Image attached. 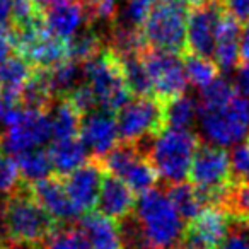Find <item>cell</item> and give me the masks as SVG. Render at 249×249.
I'll return each mask as SVG.
<instances>
[{
	"label": "cell",
	"mask_w": 249,
	"mask_h": 249,
	"mask_svg": "<svg viewBox=\"0 0 249 249\" xmlns=\"http://www.w3.org/2000/svg\"><path fill=\"white\" fill-rule=\"evenodd\" d=\"M133 217L152 249L179 244L186 222L171 201L166 188H150L135 201Z\"/></svg>",
	"instance_id": "obj_1"
},
{
	"label": "cell",
	"mask_w": 249,
	"mask_h": 249,
	"mask_svg": "<svg viewBox=\"0 0 249 249\" xmlns=\"http://www.w3.org/2000/svg\"><path fill=\"white\" fill-rule=\"evenodd\" d=\"M2 224L5 237L21 242H43L58 225L55 218L31 196L26 183L2 198Z\"/></svg>",
	"instance_id": "obj_2"
},
{
	"label": "cell",
	"mask_w": 249,
	"mask_h": 249,
	"mask_svg": "<svg viewBox=\"0 0 249 249\" xmlns=\"http://www.w3.org/2000/svg\"><path fill=\"white\" fill-rule=\"evenodd\" d=\"M149 142L150 147H143L142 143L140 145L147 152L152 166L156 167L157 176L162 178L167 184L186 181L195 150L200 143L196 133L191 130L166 126Z\"/></svg>",
	"instance_id": "obj_3"
},
{
	"label": "cell",
	"mask_w": 249,
	"mask_h": 249,
	"mask_svg": "<svg viewBox=\"0 0 249 249\" xmlns=\"http://www.w3.org/2000/svg\"><path fill=\"white\" fill-rule=\"evenodd\" d=\"M196 123L208 143L232 147L244 142L249 135V97L237 90L231 99L220 104L198 106Z\"/></svg>",
	"instance_id": "obj_4"
},
{
	"label": "cell",
	"mask_w": 249,
	"mask_h": 249,
	"mask_svg": "<svg viewBox=\"0 0 249 249\" xmlns=\"http://www.w3.org/2000/svg\"><path fill=\"white\" fill-rule=\"evenodd\" d=\"M191 184L196 186L207 205L222 207L229 193V188L234 183L231 173V160L225 147L213 143H198L191 160L190 174Z\"/></svg>",
	"instance_id": "obj_5"
},
{
	"label": "cell",
	"mask_w": 249,
	"mask_h": 249,
	"mask_svg": "<svg viewBox=\"0 0 249 249\" xmlns=\"http://www.w3.org/2000/svg\"><path fill=\"white\" fill-rule=\"evenodd\" d=\"M84 82L89 86L97 107L116 113L130 99L128 86L118 55L109 48H103L89 62L82 63Z\"/></svg>",
	"instance_id": "obj_6"
},
{
	"label": "cell",
	"mask_w": 249,
	"mask_h": 249,
	"mask_svg": "<svg viewBox=\"0 0 249 249\" xmlns=\"http://www.w3.org/2000/svg\"><path fill=\"white\" fill-rule=\"evenodd\" d=\"M188 4L184 0H154L152 7L142 24V35L147 46L186 52Z\"/></svg>",
	"instance_id": "obj_7"
},
{
	"label": "cell",
	"mask_w": 249,
	"mask_h": 249,
	"mask_svg": "<svg viewBox=\"0 0 249 249\" xmlns=\"http://www.w3.org/2000/svg\"><path fill=\"white\" fill-rule=\"evenodd\" d=\"M2 126L4 133L0 137V149L14 157L24 150L43 147L52 140L46 111L16 106L7 114Z\"/></svg>",
	"instance_id": "obj_8"
},
{
	"label": "cell",
	"mask_w": 249,
	"mask_h": 249,
	"mask_svg": "<svg viewBox=\"0 0 249 249\" xmlns=\"http://www.w3.org/2000/svg\"><path fill=\"white\" fill-rule=\"evenodd\" d=\"M106 173L116 176L124 184H128L135 193H143L156 186L157 171L152 166L147 152L140 143L121 142L113 150L99 159Z\"/></svg>",
	"instance_id": "obj_9"
},
{
	"label": "cell",
	"mask_w": 249,
	"mask_h": 249,
	"mask_svg": "<svg viewBox=\"0 0 249 249\" xmlns=\"http://www.w3.org/2000/svg\"><path fill=\"white\" fill-rule=\"evenodd\" d=\"M121 142H142L166 128L164 103L154 96L128 99L114 113Z\"/></svg>",
	"instance_id": "obj_10"
},
{
	"label": "cell",
	"mask_w": 249,
	"mask_h": 249,
	"mask_svg": "<svg viewBox=\"0 0 249 249\" xmlns=\"http://www.w3.org/2000/svg\"><path fill=\"white\" fill-rule=\"evenodd\" d=\"M142 60L152 82L154 97L166 103L184 94L188 80L179 53L147 46L142 52Z\"/></svg>",
	"instance_id": "obj_11"
},
{
	"label": "cell",
	"mask_w": 249,
	"mask_h": 249,
	"mask_svg": "<svg viewBox=\"0 0 249 249\" xmlns=\"http://www.w3.org/2000/svg\"><path fill=\"white\" fill-rule=\"evenodd\" d=\"M232 215L218 205H207L184 225L179 246L186 249H217L224 239Z\"/></svg>",
	"instance_id": "obj_12"
},
{
	"label": "cell",
	"mask_w": 249,
	"mask_h": 249,
	"mask_svg": "<svg viewBox=\"0 0 249 249\" xmlns=\"http://www.w3.org/2000/svg\"><path fill=\"white\" fill-rule=\"evenodd\" d=\"M224 14L220 0L203 5H195L188 12L186 22V50L193 55L212 58L217 36L218 22Z\"/></svg>",
	"instance_id": "obj_13"
},
{
	"label": "cell",
	"mask_w": 249,
	"mask_h": 249,
	"mask_svg": "<svg viewBox=\"0 0 249 249\" xmlns=\"http://www.w3.org/2000/svg\"><path fill=\"white\" fill-rule=\"evenodd\" d=\"M79 137L86 145L87 152L92 154V157L96 159L104 157L120 142L114 113L101 107L87 111L80 120Z\"/></svg>",
	"instance_id": "obj_14"
},
{
	"label": "cell",
	"mask_w": 249,
	"mask_h": 249,
	"mask_svg": "<svg viewBox=\"0 0 249 249\" xmlns=\"http://www.w3.org/2000/svg\"><path fill=\"white\" fill-rule=\"evenodd\" d=\"M104 169L99 159H87L82 166L73 169L72 173L60 176L65 184V190L72 200L73 207L79 213L92 210L96 207L97 195H99L101 179H103Z\"/></svg>",
	"instance_id": "obj_15"
},
{
	"label": "cell",
	"mask_w": 249,
	"mask_h": 249,
	"mask_svg": "<svg viewBox=\"0 0 249 249\" xmlns=\"http://www.w3.org/2000/svg\"><path fill=\"white\" fill-rule=\"evenodd\" d=\"M31 196L48 212L52 218H55L58 224H70L79 217V212L73 207L69 193L65 190L62 178L60 176H46L43 179L26 183Z\"/></svg>",
	"instance_id": "obj_16"
},
{
	"label": "cell",
	"mask_w": 249,
	"mask_h": 249,
	"mask_svg": "<svg viewBox=\"0 0 249 249\" xmlns=\"http://www.w3.org/2000/svg\"><path fill=\"white\" fill-rule=\"evenodd\" d=\"M135 191L128 184H124L116 176L104 171L96 201L97 208H99L97 212L120 222L132 213L135 208Z\"/></svg>",
	"instance_id": "obj_17"
},
{
	"label": "cell",
	"mask_w": 249,
	"mask_h": 249,
	"mask_svg": "<svg viewBox=\"0 0 249 249\" xmlns=\"http://www.w3.org/2000/svg\"><path fill=\"white\" fill-rule=\"evenodd\" d=\"M242 24L235 18L224 11L218 22L217 36H215V46L212 53V60L218 70L229 73L237 67L239 63V43H241Z\"/></svg>",
	"instance_id": "obj_18"
},
{
	"label": "cell",
	"mask_w": 249,
	"mask_h": 249,
	"mask_svg": "<svg viewBox=\"0 0 249 249\" xmlns=\"http://www.w3.org/2000/svg\"><path fill=\"white\" fill-rule=\"evenodd\" d=\"M43 21H45V28L52 35L67 41L82 26L87 24L86 7L80 0H70L65 4L53 5L43 11Z\"/></svg>",
	"instance_id": "obj_19"
},
{
	"label": "cell",
	"mask_w": 249,
	"mask_h": 249,
	"mask_svg": "<svg viewBox=\"0 0 249 249\" xmlns=\"http://www.w3.org/2000/svg\"><path fill=\"white\" fill-rule=\"evenodd\" d=\"M79 229L92 249H123L120 224L101 212H86L79 220Z\"/></svg>",
	"instance_id": "obj_20"
},
{
	"label": "cell",
	"mask_w": 249,
	"mask_h": 249,
	"mask_svg": "<svg viewBox=\"0 0 249 249\" xmlns=\"http://www.w3.org/2000/svg\"><path fill=\"white\" fill-rule=\"evenodd\" d=\"M48 152L52 157L53 173L56 176H65V174L72 173L73 169L82 166L89 159V152H87L80 137L53 140Z\"/></svg>",
	"instance_id": "obj_21"
},
{
	"label": "cell",
	"mask_w": 249,
	"mask_h": 249,
	"mask_svg": "<svg viewBox=\"0 0 249 249\" xmlns=\"http://www.w3.org/2000/svg\"><path fill=\"white\" fill-rule=\"evenodd\" d=\"M48 120L52 140L79 137L82 113L73 106L69 97H60L53 103V106L48 111Z\"/></svg>",
	"instance_id": "obj_22"
},
{
	"label": "cell",
	"mask_w": 249,
	"mask_h": 249,
	"mask_svg": "<svg viewBox=\"0 0 249 249\" xmlns=\"http://www.w3.org/2000/svg\"><path fill=\"white\" fill-rule=\"evenodd\" d=\"M118 58H120L124 82L128 86L130 94L135 97L154 96L152 82H150L149 72H147L145 63L142 60V52L124 53V55H118Z\"/></svg>",
	"instance_id": "obj_23"
},
{
	"label": "cell",
	"mask_w": 249,
	"mask_h": 249,
	"mask_svg": "<svg viewBox=\"0 0 249 249\" xmlns=\"http://www.w3.org/2000/svg\"><path fill=\"white\" fill-rule=\"evenodd\" d=\"M45 75L55 99H60V97H65L73 87H77L82 82L84 69L82 63L67 58L56 65L50 67V69H45Z\"/></svg>",
	"instance_id": "obj_24"
},
{
	"label": "cell",
	"mask_w": 249,
	"mask_h": 249,
	"mask_svg": "<svg viewBox=\"0 0 249 249\" xmlns=\"http://www.w3.org/2000/svg\"><path fill=\"white\" fill-rule=\"evenodd\" d=\"M35 67L18 52L0 63V89L18 99L19 92L29 80Z\"/></svg>",
	"instance_id": "obj_25"
},
{
	"label": "cell",
	"mask_w": 249,
	"mask_h": 249,
	"mask_svg": "<svg viewBox=\"0 0 249 249\" xmlns=\"http://www.w3.org/2000/svg\"><path fill=\"white\" fill-rule=\"evenodd\" d=\"M198 120V101L186 94L164 103V121L169 128L190 130Z\"/></svg>",
	"instance_id": "obj_26"
},
{
	"label": "cell",
	"mask_w": 249,
	"mask_h": 249,
	"mask_svg": "<svg viewBox=\"0 0 249 249\" xmlns=\"http://www.w3.org/2000/svg\"><path fill=\"white\" fill-rule=\"evenodd\" d=\"M67 48H69V60H73L77 63H86L90 58L101 53L104 48L103 36L94 29V26L86 24L67 39Z\"/></svg>",
	"instance_id": "obj_27"
},
{
	"label": "cell",
	"mask_w": 249,
	"mask_h": 249,
	"mask_svg": "<svg viewBox=\"0 0 249 249\" xmlns=\"http://www.w3.org/2000/svg\"><path fill=\"white\" fill-rule=\"evenodd\" d=\"M166 191L184 222H190L191 218L200 213L201 208L207 207V203H205L201 193L196 190V186L191 183H186V181L169 184L166 188Z\"/></svg>",
	"instance_id": "obj_28"
},
{
	"label": "cell",
	"mask_w": 249,
	"mask_h": 249,
	"mask_svg": "<svg viewBox=\"0 0 249 249\" xmlns=\"http://www.w3.org/2000/svg\"><path fill=\"white\" fill-rule=\"evenodd\" d=\"M19 173L24 183H33V181L43 179L53 173V164L50 152L43 147H35V149L24 150V152L16 156Z\"/></svg>",
	"instance_id": "obj_29"
},
{
	"label": "cell",
	"mask_w": 249,
	"mask_h": 249,
	"mask_svg": "<svg viewBox=\"0 0 249 249\" xmlns=\"http://www.w3.org/2000/svg\"><path fill=\"white\" fill-rule=\"evenodd\" d=\"M183 67L186 80L198 89H203L205 86H208L220 72L212 58L193 55V53H186L183 56Z\"/></svg>",
	"instance_id": "obj_30"
},
{
	"label": "cell",
	"mask_w": 249,
	"mask_h": 249,
	"mask_svg": "<svg viewBox=\"0 0 249 249\" xmlns=\"http://www.w3.org/2000/svg\"><path fill=\"white\" fill-rule=\"evenodd\" d=\"M45 249H92L90 242L79 227L70 224H58L43 241Z\"/></svg>",
	"instance_id": "obj_31"
},
{
	"label": "cell",
	"mask_w": 249,
	"mask_h": 249,
	"mask_svg": "<svg viewBox=\"0 0 249 249\" xmlns=\"http://www.w3.org/2000/svg\"><path fill=\"white\" fill-rule=\"evenodd\" d=\"M22 183L24 181L19 173L16 157L0 149V196L4 198L14 193Z\"/></svg>",
	"instance_id": "obj_32"
},
{
	"label": "cell",
	"mask_w": 249,
	"mask_h": 249,
	"mask_svg": "<svg viewBox=\"0 0 249 249\" xmlns=\"http://www.w3.org/2000/svg\"><path fill=\"white\" fill-rule=\"evenodd\" d=\"M232 147L234 149L229 154L232 178H234V181L249 183V143L239 142Z\"/></svg>",
	"instance_id": "obj_33"
},
{
	"label": "cell",
	"mask_w": 249,
	"mask_h": 249,
	"mask_svg": "<svg viewBox=\"0 0 249 249\" xmlns=\"http://www.w3.org/2000/svg\"><path fill=\"white\" fill-rule=\"evenodd\" d=\"M152 4L154 0H126L123 14H121V21L137 26V28H142Z\"/></svg>",
	"instance_id": "obj_34"
},
{
	"label": "cell",
	"mask_w": 249,
	"mask_h": 249,
	"mask_svg": "<svg viewBox=\"0 0 249 249\" xmlns=\"http://www.w3.org/2000/svg\"><path fill=\"white\" fill-rule=\"evenodd\" d=\"M220 4L224 11L237 19L241 24L249 22V0H220Z\"/></svg>",
	"instance_id": "obj_35"
},
{
	"label": "cell",
	"mask_w": 249,
	"mask_h": 249,
	"mask_svg": "<svg viewBox=\"0 0 249 249\" xmlns=\"http://www.w3.org/2000/svg\"><path fill=\"white\" fill-rule=\"evenodd\" d=\"M14 38L11 28H0V63L14 53Z\"/></svg>",
	"instance_id": "obj_36"
},
{
	"label": "cell",
	"mask_w": 249,
	"mask_h": 249,
	"mask_svg": "<svg viewBox=\"0 0 249 249\" xmlns=\"http://www.w3.org/2000/svg\"><path fill=\"white\" fill-rule=\"evenodd\" d=\"M16 106H18V99L0 89V124H4V120Z\"/></svg>",
	"instance_id": "obj_37"
},
{
	"label": "cell",
	"mask_w": 249,
	"mask_h": 249,
	"mask_svg": "<svg viewBox=\"0 0 249 249\" xmlns=\"http://www.w3.org/2000/svg\"><path fill=\"white\" fill-rule=\"evenodd\" d=\"M237 89L241 90L244 96L249 97V63H242L241 69L237 72V82H235Z\"/></svg>",
	"instance_id": "obj_38"
},
{
	"label": "cell",
	"mask_w": 249,
	"mask_h": 249,
	"mask_svg": "<svg viewBox=\"0 0 249 249\" xmlns=\"http://www.w3.org/2000/svg\"><path fill=\"white\" fill-rule=\"evenodd\" d=\"M12 2L14 0H0V28H11Z\"/></svg>",
	"instance_id": "obj_39"
},
{
	"label": "cell",
	"mask_w": 249,
	"mask_h": 249,
	"mask_svg": "<svg viewBox=\"0 0 249 249\" xmlns=\"http://www.w3.org/2000/svg\"><path fill=\"white\" fill-rule=\"evenodd\" d=\"M2 249H45L43 242H21V241H11L5 237Z\"/></svg>",
	"instance_id": "obj_40"
},
{
	"label": "cell",
	"mask_w": 249,
	"mask_h": 249,
	"mask_svg": "<svg viewBox=\"0 0 249 249\" xmlns=\"http://www.w3.org/2000/svg\"><path fill=\"white\" fill-rule=\"evenodd\" d=\"M33 2L45 11V9H48V7H53V5H58V4H65V2H70V0H33Z\"/></svg>",
	"instance_id": "obj_41"
},
{
	"label": "cell",
	"mask_w": 249,
	"mask_h": 249,
	"mask_svg": "<svg viewBox=\"0 0 249 249\" xmlns=\"http://www.w3.org/2000/svg\"><path fill=\"white\" fill-rule=\"evenodd\" d=\"M188 5L195 7V5H203V4H208V2H213V0H184Z\"/></svg>",
	"instance_id": "obj_42"
},
{
	"label": "cell",
	"mask_w": 249,
	"mask_h": 249,
	"mask_svg": "<svg viewBox=\"0 0 249 249\" xmlns=\"http://www.w3.org/2000/svg\"><path fill=\"white\" fill-rule=\"evenodd\" d=\"M241 220L244 222V225H246V227H248V231H249V210L246 212L244 215H242V218H241Z\"/></svg>",
	"instance_id": "obj_43"
},
{
	"label": "cell",
	"mask_w": 249,
	"mask_h": 249,
	"mask_svg": "<svg viewBox=\"0 0 249 249\" xmlns=\"http://www.w3.org/2000/svg\"><path fill=\"white\" fill-rule=\"evenodd\" d=\"M166 249H186V248H183V246H179V248H176V246H171V248H166Z\"/></svg>",
	"instance_id": "obj_44"
},
{
	"label": "cell",
	"mask_w": 249,
	"mask_h": 249,
	"mask_svg": "<svg viewBox=\"0 0 249 249\" xmlns=\"http://www.w3.org/2000/svg\"><path fill=\"white\" fill-rule=\"evenodd\" d=\"M80 2H82V4H87V2H92V0H80Z\"/></svg>",
	"instance_id": "obj_45"
},
{
	"label": "cell",
	"mask_w": 249,
	"mask_h": 249,
	"mask_svg": "<svg viewBox=\"0 0 249 249\" xmlns=\"http://www.w3.org/2000/svg\"><path fill=\"white\" fill-rule=\"evenodd\" d=\"M246 31H249V22H248V24H246Z\"/></svg>",
	"instance_id": "obj_46"
},
{
	"label": "cell",
	"mask_w": 249,
	"mask_h": 249,
	"mask_svg": "<svg viewBox=\"0 0 249 249\" xmlns=\"http://www.w3.org/2000/svg\"><path fill=\"white\" fill-rule=\"evenodd\" d=\"M0 249H2V248H0Z\"/></svg>",
	"instance_id": "obj_47"
}]
</instances>
